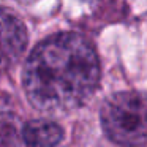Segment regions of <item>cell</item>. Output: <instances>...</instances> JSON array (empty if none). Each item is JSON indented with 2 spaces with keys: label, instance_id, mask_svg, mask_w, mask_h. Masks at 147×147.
<instances>
[{
  "label": "cell",
  "instance_id": "6da1fadb",
  "mask_svg": "<svg viewBox=\"0 0 147 147\" xmlns=\"http://www.w3.org/2000/svg\"><path fill=\"white\" fill-rule=\"evenodd\" d=\"M100 63L95 49L76 33H57L43 40L26 62L24 90L45 114H63L79 108L95 92Z\"/></svg>",
  "mask_w": 147,
  "mask_h": 147
},
{
  "label": "cell",
  "instance_id": "7a4b0ae2",
  "mask_svg": "<svg viewBox=\"0 0 147 147\" xmlns=\"http://www.w3.org/2000/svg\"><path fill=\"white\" fill-rule=\"evenodd\" d=\"M101 127L115 144L139 146L147 142V95L139 92H120L103 105Z\"/></svg>",
  "mask_w": 147,
  "mask_h": 147
},
{
  "label": "cell",
  "instance_id": "3957f363",
  "mask_svg": "<svg viewBox=\"0 0 147 147\" xmlns=\"http://www.w3.org/2000/svg\"><path fill=\"white\" fill-rule=\"evenodd\" d=\"M27 45V32L19 19L8 11L2 13V51H3V65L8 62H16L22 55Z\"/></svg>",
  "mask_w": 147,
  "mask_h": 147
},
{
  "label": "cell",
  "instance_id": "277c9868",
  "mask_svg": "<svg viewBox=\"0 0 147 147\" xmlns=\"http://www.w3.org/2000/svg\"><path fill=\"white\" fill-rule=\"evenodd\" d=\"M62 138V128L49 120H32L22 130V139L27 146H55Z\"/></svg>",
  "mask_w": 147,
  "mask_h": 147
},
{
  "label": "cell",
  "instance_id": "5b68a950",
  "mask_svg": "<svg viewBox=\"0 0 147 147\" xmlns=\"http://www.w3.org/2000/svg\"><path fill=\"white\" fill-rule=\"evenodd\" d=\"M21 2H32V0H21Z\"/></svg>",
  "mask_w": 147,
  "mask_h": 147
}]
</instances>
